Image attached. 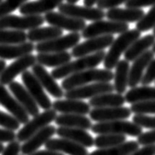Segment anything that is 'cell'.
I'll return each instance as SVG.
<instances>
[{
	"mask_svg": "<svg viewBox=\"0 0 155 155\" xmlns=\"http://www.w3.org/2000/svg\"><path fill=\"white\" fill-rule=\"evenodd\" d=\"M105 55L106 52L102 50L87 56L80 57V58H77V60L75 61H71V62L65 64L63 66L53 69L51 75L55 80L66 79L67 77L71 75L97 67L100 63H102L104 61Z\"/></svg>",
	"mask_w": 155,
	"mask_h": 155,
	"instance_id": "1",
	"label": "cell"
},
{
	"mask_svg": "<svg viewBox=\"0 0 155 155\" xmlns=\"http://www.w3.org/2000/svg\"><path fill=\"white\" fill-rule=\"evenodd\" d=\"M114 80V73L107 69H89L71 75L62 81V88L65 91L83 87L91 83H110Z\"/></svg>",
	"mask_w": 155,
	"mask_h": 155,
	"instance_id": "2",
	"label": "cell"
},
{
	"mask_svg": "<svg viewBox=\"0 0 155 155\" xmlns=\"http://www.w3.org/2000/svg\"><path fill=\"white\" fill-rule=\"evenodd\" d=\"M140 31L136 30H129L121 34L116 39H114L113 43L110 46L108 52L106 53L103 61V65L105 69L112 70L120 61V57L122 54H125L130 46L140 38Z\"/></svg>",
	"mask_w": 155,
	"mask_h": 155,
	"instance_id": "3",
	"label": "cell"
},
{
	"mask_svg": "<svg viewBox=\"0 0 155 155\" xmlns=\"http://www.w3.org/2000/svg\"><path fill=\"white\" fill-rule=\"evenodd\" d=\"M92 133L98 134H121V136L140 137L142 134V129L134 122L126 120H118L112 122L93 124L91 127Z\"/></svg>",
	"mask_w": 155,
	"mask_h": 155,
	"instance_id": "4",
	"label": "cell"
},
{
	"mask_svg": "<svg viewBox=\"0 0 155 155\" xmlns=\"http://www.w3.org/2000/svg\"><path fill=\"white\" fill-rule=\"evenodd\" d=\"M45 22L44 17L39 15L16 16L7 15L0 18V30H15V31H31L39 28Z\"/></svg>",
	"mask_w": 155,
	"mask_h": 155,
	"instance_id": "5",
	"label": "cell"
},
{
	"mask_svg": "<svg viewBox=\"0 0 155 155\" xmlns=\"http://www.w3.org/2000/svg\"><path fill=\"white\" fill-rule=\"evenodd\" d=\"M57 113L54 109L44 110V112L39 113L38 115L34 117L22 129L19 130L17 134V140L19 142L27 141L35 134L47 127V126H49L50 123L55 121Z\"/></svg>",
	"mask_w": 155,
	"mask_h": 155,
	"instance_id": "6",
	"label": "cell"
},
{
	"mask_svg": "<svg viewBox=\"0 0 155 155\" xmlns=\"http://www.w3.org/2000/svg\"><path fill=\"white\" fill-rule=\"evenodd\" d=\"M129 31V25L125 23H119L114 21H97L87 25L81 31L84 38H92L102 35H113L116 34H123Z\"/></svg>",
	"mask_w": 155,
	"mask_h": 155,
	"instance_id": "7",
	"label": "cell"
},
{
	"mask_svg": "<svg viewBox=\"0 0 155 155\" xmlns=\"http://www.w3.org/2000/svg\"><path fill=\"white\" fill-rule=\"evenodd\" d=\"M81 38V35H80V32H71V34L62 35L55 39L38 43L35 45V50L38 53L64 52L70 48L73 49L76 45H78Z\"/></svg>",
	"mask_w": 155,
	"mask_h": 155,
	"instance_id": "8",
	"label": "cell"
},
{
	"mask_svg": "<svg viewBox=\"0 0 155 155\" xmlns=\"http://www.w3.org/2000/svg\"><path fill=\"white\" fill-rule=\"evenodd\" d=\"M58 9L60 13L79 20H83V21L97 22L101 21L104 17H106L104 10H101L99 8L79 6L76 4H70L67 2L60 4Z\"/></svg>",
	"mask_w": 155,
	"mask_h": 155,
	"instance_id": "9",
	"label": "cell"
},
{
	"mask_svg": "<svg viewBox=\"0 0 155 155\" xmlns=\"http://www.w3.org/2000/svg\"><path fill=\"white\" fill-rule=\"evenodd\" d=\"M113 91L114 87L110 83H93L91 84H85L83 87H79L65 91L64 96L68 99L83 100L87 98L91 99L95 96Z\"/></svg>",
	"mask_w": 155,
	"mask_h": 155,
	"instance_id": "10",
	"label": "cell"
},
{
	"mask_svg": "<svg viewBox=\"0 0 155 155\" xmlns=\"http://www.w3.org/2000/svg\"><path fill=\"white\" fill-rule=\"evenodd\" d=\"M22 81L27 91L30 92L32 98L35 99L40 108L44 110L52 109V102L49 99V97L44 91V88L40 84L38 80L36 79L35 76L32 74V72L26 71L22 74Z\"/></svg>",
	"mask_w": 155,
	"mask_h": 155,
	"instance_id": "11",
	"label": "cell"
},
{
	"mask_svg": "<svg viewBox=\"0 0 155 155\" xmlns=\"http://www.w3.org/2000/svg\"><path fill=\"white\" fill-rule=\"evenodd\" d=\"M114 39L115 38L113 35H102L87 39L85 41L79 43L73 48L71 54L73 57L80 58V57L87 56L93 54V53L102 51L105 48L111 46Z\"/></svg>",
	"mask_w": 155,
	"mask_h": 155,
	"instance_id": "12",
	"label": "cell"
},
{
	"mask_svg": "<svg viewBox=\"0 0 155 155\" xmlns=\"http://www.w3.org/2000/svg\"><path fill=\"white\" fill-rule=\"evenodd\" d=\"M44 20L52 27L58 28L62 31H69L71 32L83 31L84 28L87 27L85 21L70 17V16L62 14L60 12L52 11L49 13H46L44 16Z\"/></svg>",
	"mask_w": 155,
	"mask_h": 155,
	"instance_id": "13",
	"label": "cell"
},
{
	"mask_svg": "<svg viewBox=\"0 0 155 155\" xmlns=\"http://www.w3.org/2000/svg\"><path fill=\"white\" fill-rule=\"evenodd\" d=\"M36 64V57L32 54H28L16 59L13 63L5 68V70L0 76V84L3 85H9L12 81H14L15 78L24 72L28 71V68L32 67Z\"/></svg>",
	"mask_w": 155,
	"mask_h": 155,
	"instance_id": "14",
	"label": "cell"
},
{
	"mask_svg": "<svg viewBox=\"0 0 155 155\" xmlns=\"http://www.w3.org/2000/svg\"><path fill=\"white\" fill-rule=\"evenodd\" d=\"M132 111L129 107L120 106V107H105V108H93L89 112V116L92 121L97 123L103 122H112L118 120H126L130 117Z\"/></svg>",
	"mask_w": 155,
	"mask_h": 155,
	"instance_id": "15",
	"label": "cell"
},
{
	"mask_svg": "<svg viewBox=\"0 0 155 155\" xmlns=\"http://www.w3.org/2000/svg\"><path fill=\"white\" fill-rule=\"evenodd\" d=\"M0 104L6 108L11 115L20 122V124L26 125L30 121V115L28 112L18 102V100L11 95L5 85L1 84H0Z\"/></svg>",
	"mask_w": 155,
	"mask_h": 155,
	"instance_id": "16",
	"label": "cell"
},
{
	"mask_svg": "<svg viewBox=\"0 0 155 155\" xmlns=\"http://www.w3.org/2000/svg\"><path fill=\"white\" fill-rule=\"evenodd\" d=\"M32 74L35 76L36 79L38 80L40 84L42 85V87L49 93L50 95L55 97L56 99H61L64 96L65 92L62 87L57 84L54 78L52 77L51 74L47 72V70L41 65L36 63L35 65L31 67Z\"/></svg>",
	"mask_w": 155,
	"mask_h": 155,
	"instance_id": "17",
	"label": "cell"
},
{
	"mask_svg": "<svg viewBox=\"0 0 155 155\" xmlns=\"http://www.w3.org/2000/svg\"><path fill=\"white\" fill-rule=\"evenodd\" d=\"M10 91L13 93V95L18 102L23 106V108L28 112L30 116L35 117L39 114V106L36 104L35 99L32 98L26 87L22 85L18 81H12L9 84Z\"/></svg>",
	"mask_w": 155,
	"mask_h": 155,
	"instance_id": "18",
	"label": "cell"
},
{
	"mask_svg": "<svg viewBox=\"0 0 155 155\" xmlns=\"http://www.w3.org/2000/svg\"><path fill=\"white\" fill-rule=\"evenodd\" d=\"M56 134V128L54 126H47L44 129L40 130L39 132L35 134L27 141H25L21 146V152L23 155H31L38 151L41 145L45 144L46 142Z\"/></svg>",
	"mask_w": 155,
	"mask_h": 155,
	"instance_id": "19",
	"label": "cell"
},
{
	"mask_svg": "<svg viewBox=\"0 0 155 155\" xmlns=\"http://www.w3.org/2000/svg\"><path fill=\"white\" fill-rule=\"evenodd\" d=\"M154 55L155 53L152 50H148L133 62L132 67L130 68L128 84L129 87H130V88L136 87H137V84H140L146 68H147L149 63L154 59Z\"/></svg>",
	"mask_w": 155,
	"mask_h": 155,
	"instance_id": "20",
	"label": "cell"
},
{
	"mask_svg": "<svg viewBox=\"0 0 155 155\" xmlns=\"http://www.w3.org/2000/svg\"><path fill=\"white\" fill-rule=\"evenodd\" d=\"M44 145L48 150L65 153L68 155H88L87 149L84 147L83 145L62 137L50 138Z\"/></svg>",
	"mask_w": 155,
	"mask_h": 155,
	"instance_id": "21",
	"label": "cell"
},
{
	"mask_svg": "<svg viewBox=\"0 0 155 155\" xmlns=\"http://www.w3.org/2000/svg\"><path fill=\"white\" fill-rule=\"evenodd\" d=\"M52 109L62 114H78L84 116L91 112V106L88 103L83 100L68 98L55 100L52 103Z\"/></svg>",
	"mask_w": 155,
	"mask_h": 155,
	"instance_id": "22",
	"label": "cell"
},
{
	"mask_svg": "<svg viewBox=\"0 0 155 155\" xmlns=\"http://www.w3.org/2000/svg\"><path fill=\"white\" fill-rule=\"evenodd\" d=\"M64 0H36L28 1L20 8V13L24 16L27 15H39L52 12L53 9L58 8Z\"/></svg>",
	"mask_w": 155,
	"mask_h": 155,
	"instance_id": "23",
	"label": "cell"
},
{
	"mask_svg": "<svg viewBox=\"0 0 155 155\" xmlns=\"http://www.w3.org/2000/svg\"><path fill=\"white\" fill-rule=\"evenodd\" d=\"M56 134L60 137L72 140L78 144L83 145L85 148L91 147L92 145H94V138L85 130L77 129V128L59 127L58 129H56Z\"/></svg>",
	"mask_w": 155,
	"mask_h": 155,
	"instance_id": "24",
	"label": "cell"
},
{
	"mask_svg": "<svg viewBox=\"0 0 155 155\" xmlns=\"http://www.w3.org/2000/svg\"><path fill=\"white\" fill-rule=\"evenodd\" d=\"M35 50V45L32 42L27 41L20 44H0V59L12 60L31 54Z\"/></svg>",
	"mask_w": 155,
	"mask_h": 155,
	"instance_id": "25",
	"label": "cell"
},
{
	"mask_svg": "<svg viewBox=\"0 0 155 155\" xmlns=\"http://www.w3.org/2000/svg\"><path fill=\"white\" fill-rule=\"evenodd\" d=\"M144 16L142 9H134V8H113L106 12V17L109 21L119 23H134L138 22Z\"/></svg>",
	"mask_w": 155,
	"mask_h": 155,
	"instance_id": "26",
	"label": "cell"
},
{
	"mask_svg": "<svg viewBox=\"0 0 155 155\" xmlns=\"http://www.w3.org/2000/svg\"><path fill=\"white\" fill-rule=\"evenodd\" d=\"M154 44H155V36L153 35H144L143 38H140L125 52L124 54L125 60H127L128 62H134V60L137 59L143 53L148 51L149 48L152 47Z\"/></svg>",
	"mask_w": 155,
	"mask_h": 155,
	"instance_id": "27",
	"label": "cell"
},
{
	"mask_svg": "<svg viewBox=\"0 0 155 155\" xmlns=\"http://www.w3.org/2000/svg\"><path fill=\"white\" fill-rule=\"evenodd\" d=\"M36 63L43 67L58 68L63 65L71 62L72 54L67 51L53 52V53H38Z\"/></svg>",
	"mask_w": 155,
	"mask_h": 155,
	"instance_id": "28",
	"label": "cell"
},
{
	"mask_svg": "<svg viewBox=\"0 0 155 155\" xmlns=\"http://www.w3.org/2000/svg\"><path fill=\"white\" fill-rule=\"evenodd\" d=\"M55 123L59 127L65 128H77L81 130L91 129L92 124L89 118L84 115H78V114H61L57 116Z\"/></svg>",
	"mask_w": 155,
	"mask_h": 155,
	"instance_id": "29",
	"label": "cell"
},
{
	"mask_svg": "<svg viewBox=\"0 0 155 155\" xmlns=\"http://www.w3.org/2000/svg\"><path fill=\"white\" fill-rule=\"evenodd\" d=\"M28 40L30 42H44L48 40L55 39L60 38L63 35V31L55 27H39L28 31Z\"/></svg>",
	"mask_w": 155,
	"mask_h": 155,
	"instance_id": "30",
	"label": "cell"
},
{
	"mask_svg": "<svg viewBox=\"0 0 155 155\" xmlns=\"http://www.w3.org/2000/svg\"><path fill=\"white\" fill-rule=\"evenodd\" d=\"M130 64L127 60H120L115 67L114 73V91L116 93L123 94L129 84Z\"/></svg>",
	"mask_w": 155,
	"mask_h": 155,
	"instance_id": "31",
	"label": "cell"
},
{
	"mask_svg": "<svg viewBox=\"0 0 155 155\" xmlns=\"http://www.w3.org/2000/svg\"><path fill=\"white\" fill-rule=\"evenodd\" d=\"M125 100L130 104L155 100V87L141 85L130 88L129 91L126 92Z\"/></svg>",
	"mask_w": 155,
	"mask_h": 155,
	"instance_id": "32",
	"label": "cell"
},
{
	"mask_svg": "<svg viewBox=\"0 0 155 155\" xmlns=\"http://www.w3.org/2000/svg\"><path fill=\"white\" fill-rule=\"evenodd\" d=\"M126 102L125 96L119 93H104L95 96L89 100V106L92 108H105V107H120Z\"/></svg>",
	"mask_w": 155,
	"mask_h": 155,
	"instance_id": "33",
	"label": "cell"
},
{
	"mask_svg": "<svg viewBox=\"0 0 155 155\" xmlns=\"http://www.w3.org/2000/svg\"><path fill=\"white\" fill-rule=\"evenodd\" d=\"M137 149H138V142L130 140L113 147L94 150L91 153H88V155H129Z\"/></svg>",
	"mask_w": 155,
	"mask_h": 155,
	"instance_id": "34",
	"label": "cell"
},
{
	"mask_svg": "<svg viewBox=\"0 0 155 155\" xmlns=\"http://www.w3.org/2000/svg\"><path fill=\"white\" fill-rule=\"evenodd\" d=\"M126 140H127L126 137L121 136V134H99L94 138V145L98 149L109 148L124 143Z\"/></svg>",
	"mask_w": 155,
	"mask_h": 155,
	"instance_id": "35",
	"label": "cell"
},
{
	"mask_svg": "<svg viewBox=\"0 0 155 155\" xmlns=\"http://www.w3.org/2000/svg\"><path fill=\"white\" fill-rule=\"evenodd\" d=\"M28 35L25 31L15 30H0V44H20L27 42Z\"/></svg>",
	"mask_w": 155,
	"mask_h": 155,
	"instance_id": "36",
	"label": "cell"
},
{
	"mask_svg": "<svg viewBox=\"0 0 155 155\" xmlns=\"http://www.w3.org/2000/svg\"><path fill=\"white\" fill-rule=\"evenodd\" d=\"M155 27V5L151 7L147 13L144 14L140 21L137 23V30L140 32L152 30Z\"/></svg>",
	"mask_w": 155,
	"mask_h": 155,
	"instance_id": "37",
	"label": "cell"
},
{
	"mask_svg": "<svg viewBox=\"0 0 155 155\" xmlns=\"http://www.w3.org/2000/svg\"><path fill=\"white\" fill-rule=\"evenodd\" d=\"M28 0H3L0 3V18L5 17L15 10L20 9Z\"/></svg>",
	"mask_w": 155,
	"mask_h": 155,
	"instance_id": "38",
	"label": "cell"
},
{
	"mask_svg": "<svg viewBox=\"0 0 155 155\" xmlns=\"http://www.w3.org/2000/svg\"><path fill=\"white\" fill-rule=\"evenodd\" d=\"M130 109L133 113L140 114V115L155 114V100L144 101V102L132 104V107H130Z\"/></svg>",
	"mask_w": 155,
	"mask_h": 155,
	"instance_id": "39",
	"label": "cell"
},
{
	"mask_svg": "<svg viewBox=\"0 0 155 155\" xmlns=\"http://www.w3.org/2000/svg\"><path fill=\"white\" fill-rule=\"evenodd\" d=\"M20 122L14 118L11 114H7L3 111H0V126L3 129H7L10 130H20Z\"/></svg>",
	"mask_w": 155,
	"mask_h": 155,
	"instance_id": "40",
	"label": "cell"
},
{
	"mask_svg": "<svg viewBox=\"0 0 155 155\" xmlns=\"http://www.w3.org/2000/svg\"><path fill=\"white\" fill-rule=\"evenodd\" d=\"M133 122L137 126H140V128L155 130V116L136 114L133 117Z\"/></svg>",
	"mask_w": 155,
	"mask_h": 155,
	"instance_id": "41",
	"label": "cell"
},
{
	"mask_svg": "<svg viewBox=\"0 0 155 155\" xmlns=\"http://www.w3.org/2000/svg\"><path fill=\"white\" fill-rule=\"evenodd\" d=\"M155 81V58L149 63L142 77L140 84L142 85H148Z\"/></svg>",
	"mask_w": 155,
	"mask_h": 155,
	"instance_id": "42",
	"label": "cell"
},
{
	"mask_svg": "<svg viewBox=\"0 0 155 155\" xmlns=\"http://www.w3.org/2000/svg\"><path fill=\"white\" fill-rule=\"evenodd\" d=\"M127 8H134V9H140L143 7L154 6L155 0H128L125 3Z\"/></svg>",
	"mask_w": 155,
	"mask_h": 155,
	"instance_id": "43",
	"label": "cell"
},
{
	"mask_svg": "<svg viewBox=\"0 0 155 155\" xmlns=\"http://www.w3.org/2000/svg\"><path fill=\"white\" fill-rule=\"evenodd\" d=\"M128 0H99L97 2V8H99L101 10L104 9H113V8H117V6L121 5V4H124L127 2Z\"/></svg>",
	"mask_w": 155,
	"mask_h": 155,
	"instance_id": "44",
	"label": "cell"
},
{
	"mask_svg": "<svg viewBox=\"0 0 155 155\" xmlns=\"http://www.w3.org/2000/svg\"><path fill=\"white\" fill-rule=\"evenodd\" d=\"M137 142L141 145L155 144V130L142 133L140 137H137Z\"/></svg>",
	"mask_w": 155,
	"mask_h": 155,
	"instance_id": "45",
	"label": "cell"
},
{
	"mask_svg": "<svg viewBox=\"0 0 155 155\" xmlns=\"http://www.w3.org/2000/svg\"><path fill=\"white\" fill-rule=\"evenodd\" d=\"M21 146L22 145L18 140L11 141L4 148L1 155H19V152L21 151Z\"/></svg>",
	"mask_w": 155,
	"mask_h": 155,
	"instance_id": "46",
	"label": "cell"
},
{
	"mask_svg": "<svg viewBox=\"0 0 155 155\" xmlns=\"http://www.w3.org/2000/svg\"><path fill=\"white\" fill-rule=\"evenodd\" d=\"M17 140V134L14 130H10L7 129H0V143L3 142H11Z\"/></svg>",
	"mask_w": 155,
	"mask_h": 155,
	"instance_id": "47",
	"label": "cell"
},
{
	"mask_svg": "<svg viewBox=\"0 0 155 155\" xmlns=\"http://www.w3.org/2000/svg\"><path fill=\"white\" fill-rule=\"evenodd\" d=\"M129 155H155V144L143 145V147L137 149Z\"/></svg>",
	"mask_w": 155,
	"mask_h": 155,
	"instance_id": "48",
	"label": "cell"
},
{
	"mask_svg": "<svg viewBox=\"0 0 155 155\" xmlns=\"http://www.w3.org/2000/svg\"><path fill=\"white\" fill-rule=\"evenodd\" d=\"M31 155H64L63 153L57 152V151H52V150H38L35 153H32Z\"/></svg>",
	"mask_w": 155,
	"mask_h": 155,
	"instance_id": "49",
	"label": "cell"
},
{
	"mask_svg": "<svg viewBox=\"0 0 155 155\" xmlns=\"http://www.w3.org/2000/svg\"><path fill=\"white\" fill-rule=\"evenodd\" d=\"M99 0H84V6L87 7H93L94 4H97Z\"/></svg>",
	"mask_w": 155,
	"mask_h": 155,
	"instance_id": "50",
	"label": "cell"
},
{
	"mask_svg": "<svg viewBox=\"0 0 155 155\" xmlns=\"http://www.w3.org/2000/svg\"><path fill=\"white\" fill-rule=\"evenodd\" d=\"M5 68H6V62H5V60L0 59V76H1L3 71L5 70Z\"/></svg>",
	"mask_w": 155,
	"mask_h": 155,
	"instance_id": "51",
	"label": "cell"
},
{
	"mask_svg": "<svg viewBox=\"0 0 155 155\" xmlns=\"http://www.w3.org/2000/svg\"><path fill=\"white\" fill-rule=\"evenodd\" d=\"M67 3H70V4H76L78 1H80V0H66Z\"/></svg>",
	"mask_w": 155,
	"mask_h": 155,
	"instance_id": "52",
	"label": "cell"
},
{
	"mask_svg": "<svg viewBox=\"0 0 155 155\" xmlns=\"http://www.w3.org/2000/svg\"><path fill=\"white\" fill-rule=\"evenodd\" d=\"M4 146H3V143H0V154H1L3 152V150H4Z\"/></svg>",
	"mask_w": 155,
	"mask_h": 155,
	"instance_id": "53",
	"label": "cell"
},
{
	"mask_svg": "<svg viewBox=\"0 0 155 155\" xmlns=\"http://www.w3.org/2000/svg\"><path fill=\"white\" fill-rule=\"evenodd\" d=\"M152 51H153V52L155 53V44H154V45L152 46Z\"/></svg>",
	"mask_w": 155,
	"mask_h": 155,
	"instance_id": "54",
	"label": "cell"
},
{
	"mask_svg": "<svg viewBox=\"0 0 155 155\" xmlns=\"http://www.w3.org/2000/svg\"><path fill=\"white\" fill-rule=\"evenodd\" d=\"M153 35L155 36V27H154V28H153Z\"/></svg>",
	"mask_w": 155,
	"mask_h": 155,
	"instance_id": "55",
	"label": "cell"
},
{
	"mask_svg": "<svg viewBox=\"0 0 155 155\" xmlns=\"http://www.w3.org/2000/svg\"><path fill=\"white\" fill-rule=\"evenodd\" d=\"M2 1H3V0H0V3H1V2H2Z\"/></svg>",
	"mask_w": 155,
	"mask_h": 155,
	"instance_id": "56",
	"label": "cell"
}]
</instances>
